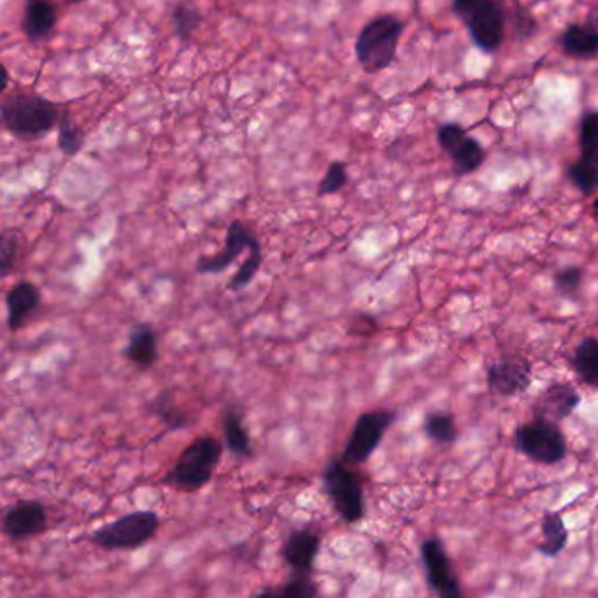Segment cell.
Returning a JSON list of instances; mask_svg holds the SVG:
<instances>
[{"label": "cell", "instance_id": "6da1fadb", "mask_svg": "<svg viewBox=\"0 0 598 598\" xmlns=\"http://www.w3.org/2000/svg\"><path fill=\"white\" fill-rule=\"evenodd\" d=\"M62 114L55 102L37 93H13L0 106L2 127L18 141H39L57 129Z\"/></svg>", "mask_w": 598, "mask_h": 598}, {"label": "cell", "instance_id": "7a4b0ae2", "mask_svg": "<svg viewBox=\"0 0 598 598\" xmlns=\"http://www.w3.org/2000/svg\"><path fill=\"white\" fill-rule=\"evenodd\" d=\"M223 455V444L213 435H204L195 439L188 448L183 449L178 462L174 463L164 483L179 492L192 493L211 483L214 470Z\"/></svg>", "mask_w": 598, "mask_h": 598}, {"label": "cell", "instance_id": "3957f363", "mask_svg": "<svg viewBox=\"0 0 598 598\" xmlns=\"http://www.w3.org/2000/svg\"><path fill=\"white\" fill-rule=\"evenodd\" d=\"M404 23L385 15L367 23L356 37L355 55L367 74H378L392 65L399 50Z\"/></svg>", "mask_w": 598, "mask_h": 598}, {"label": "cell", "instance_id": "277c9868", "mask_svg": "<svg viewBox=\"0 0 598 598\" xmlns=\"http://www.w3.org/2000/svg\"><path fill=\"white\" fill-rule=\"evenodd\" d=\"M323 490L346 523L364 520V481L353 465L335 458L323 470Z\"/></svg>", "mask_w": 598, "mask_h": 598}, {"label": "cell", "instance_id": "5b68a950", "mask_svg": "<svg viewBox=\"0 0 598 598\" xmlns=\"http://www.w3.org/2000/svg\"><path fill=\"white\" fill-rule=\"evenodd\" d=\"M160 516L155 511H132L102 525L90 535V542L104 549L125 551L148 544L157 535Z\"/></svg>", "mask_w": 598, "mask_h": 598}, {"label": "cell", "instance_id": "8992f818", "mask_svg": "<svg viewBox=\"0 0 598 598\" xmlns=\"http://www.w3.org/2000/svg\"><path fill=\"white\" fill-rule=\"evenodd\" d=\"M514 446L532 462L542 465L563 462L569 451L558 423L539 418L518 427L514 434Z\"/></svg>", "mask_w": 598, "mask_h": 598}, {"label": "cell", "instance_id": "52a82bcc", "mask_svg": "<svg viewBox=\"0 0 598 598\" xmlns=\"http://www.w3.org/2000/svg\"><path fill=\"white\" fill-rule=\"evenodd\" d=\"M393 411H372L358 416L355 427L349 434L346 448L342 451V460L349 465H362L379 448L388 428L395 421Z\"/></svg>", "mask_w": 598, "mask_h": 598}, {"label": "cell", "instance_id": "ba28073f", "mask_svg": "<svg viewBox=\"0 0 598 598\" xmlns=\"http://www.w3.org/2000/svg\"><path fill=\"white\" fill-rule=\"evenodd\" d=\"M421 562L427 574V583L435 595L444 598L462 597V588L453 572L446 549L437 537H428L421 544Z\"/></svg>", "mask_w": 598, "mask_h": 598}, {"label": "cell", "instance_id": "9c48e42d", "mask_svg": "<svg viewBox=\"0 0 598 598\" xmlns=\"http://www.w3.org/2000/svg\"><path fill=\"white\" fill-rule=\"evenodd\" d=\"M260 246L257 235L246 223L241 220H234L227 228L225 234V248L209 257H200L195 265V271L199 274H221L227 271L230 265L234 264L235 258L239 257L244 250H251Z\"/></svg>", "mask_w": 598, "mask_h": 598}, {"label": "cell", "instance_id": "30bf717a", "mask_svg": "<svg viewBox=\"0 0 598 598\" xmlns=\"http://www.w3.org/2000/svg\"><path fill=\"white\" fill-rule=\"evenodd\" d=\"M467 25H469L470 36L481 50L486 53L499 50L506 36L504 6L499 0H486L485 4L472 15Z\"/></svg>", "mask_w": 598, "mask_h": 598}, {"label": "cell", "instance_id": "8fae6325", "mask_svg": "<svg viewBox=\"0 0 598 598\" xmlns=\"http://www.w3.org/2000/svg\"><path fill=\"white\" fill-rule=\"evenodd\" d=\"M48 528V511L41 502L22 500L9 507L2 518V532L11 541L20 542L43 534Z\"/></svg>", "mask_w": 598, "mask_h": 598}, {"label": "cell", "instance_id": "7c38bea8", "mask_svg": "<svg viewBox=\"0 0 598 598\" xmlns=\"http://www.w3.org/2000/svg\"><path fill=\"white\" fill-rule=\"evenodd\" d=\"M488 386L500 397H514L527 392L532 383V365L527 358H504L490 365Z\"/></svg>", "mask_w": 598, "mask_h": 598}, {"label": "cell", "instance_id": "4fadbf2b", "mask_svg": "<svg viewBox=\"0 0 598 598\" xmlns=\"http://www.w3.org/2000/svg\"><path fill=\"white\" fill-rule=\"evenodd\" d=\"M581 404V395L569 383H556L544 390L534 404V416L539 420H567Z\"/></svg>", "mask_w": 598, "mask_h": 598}, {"label": "cell", "instance_id": "5bb4252c", "mask_svg": "<svg viewBox=\"0 0 598 598\" xmlns=\"http://www.w3.org/2000/svg\"><path fill=\"white\" fill-rule=\"evenodd\" d=\"M320 548V535L313 532L311 528L295 530L283 546V560L293 572L313 574L314 562L320 553Z\"/></svg>", "mask_w": 598, "mask_h": 598}, {"label": "cell", "instance_id": "9a60e30c", "mask_svg": "<svg viewBox=\"0 0 598 598\" xmlns=\"http://www.w3.org/2000/svg\"><path fill=\"white\" fill-rule=\"evenodd\" d=\"M41 306V290L32 281H20L6 295L9 332H20Z\"/></svg>", "mask_w": 598, "mask_h": 598}, {"label": "cell", "instance_id": "2e32d148", "mask_svg": "<svg viewBox=\"0 0 598 598\" xmlns=\"http://www.w3.org/2000/svg\"><path fill=\"white\" fill-rule=\"evenodd\" d=\"M130 364L148 371L158 360V334L150 323H137L130 328L127 348L123 351Z\"/></svg>", "mask_w": 598, "mask_h": 598}, {"label": "cell", "instance_id": "e0dca14e", "mask_svg": "<svg viewBox=\"0 0 598 598\" xmlns=\"http://www.w3.org/2000/svg\"><path fill=\"white\" fill-rule=\"evenodd\" d=\"M57 20V8L50 0H27L23 8V34L30 41H41L55 29Z\"/></svg>", "mask_w": 598, "mask_h": 598}, {"label": "cell", "instance_id": "ac0fdd59", "mask_svg": "<svg viewBox=\"0 0 598 598\" xmlns=\"http://www.w3.org/2000/svg\"><path fill=\"white\" fill-rule=\"evenodd\" d=\"M221 428L225 437V446L235 458H251L253 444L248 428L244 425V416L237 407L230 406L225 409L221 418Z\"/></svg>", "mask_w": 598, "mask_h": 598}, {"label": "cell", "instance_id": "d6986e66", "mask_svg": "<svg viewBox=\"0 0 598 598\" xmlns=\"http://www.w3.org/2000/svg\"><path fill=\"white\" fill-rule=\"evenodd\" d=\"M542 542L539 544V553L546 558H556L567 548L569 530L563 523V518L558 513H546L542 516L541 523Z\"/></svg>", "mask_w": 598, "mask_h": 598}, {"label": "cell", "instance_id": "ffe728a7", "mask_svg": "<svg viewBox=\"0 0 598 598\" xmlns=\"http://www.w3.org/2000/svg\"><path fill=\"white\" fill-rule=\"evenodd\" d=\"M562 46L570 57H595L598 55V30L588 25H570L563 34Z\"/></svg>", "mask_w": 598, "mask_h": 598}, {"label": "cell", "instance_id": "44dd1931", "mask_svg": "<svg viewBox=\"0 0 598 598\" xmlns=\"http://www.w3.org/2000/svg\"><path fill=\"white\" fill-rule=\"evenodd\" d=\"M574 371L577 378L590 386H598V339L588 337L576 348L574 353Z\"/></svg>", "mask_w": 598, "mask_h": 598}, {"label": "cell", "instance_id": "7402d4cb", "mask_svg": "<svg viewBox=\"0 0 598 598\" xmlns=\"http://www.w3.org/2000/svg\"><path fill=\"white\" fill-rule=\"evenodd\" d=\"M57 146L62 155L67 158L76 157L85 146V130L72 120L69 113H62V118L57 127Z\"/></svg>", "mask_w": 598, "mask_h": 598}, {"label": "cell", "instance_id": "603a6c76", "mask_svg": "<svg viewBox=\"0 0 598 598\" xmlns=\"http://www.w3.org/2000/svg\"><path fill=\"white\" fill-rule=\"evenodd\" d=\"M316 595H318V586L314 583L311 574H299V572H293V576L283 586L258 593V597L271 598H313Z\"/></svg>", "mask_w": 598, "mask_h": 598}, {"label": "cell", "instance_id": "cb8c5ba5", "mask_svg": "<svg viewBox=\"0 0 598 598\" xmlns=\"http://www.w3.org/2000/svg\"><path fill=\"white\" fill-rule=\"evenodd\" d=\"M172 25L181 41H190L202 23V13L192 2H179L171 13Z\"/></svg>", "mask_w": 598, "mask_h": 598}, {"label": "cell", "instance_id": "d4e9b609", "mask_svg": "<svg viewBox=\"0 0 598 598\" xmlns=\"http://www.w3.org/2000/svg\"><path fill=\"white\" fill-rule=\"evenodd\" d=\"M153 413L157 414L158 418L164 421L165 427L172 432H178L190 425V416L181 407L176 406L174 395L169 390L160 393L157 399L153 400Z\"/></svg>", "mask_w": 598, "mask_h": 598}, {"label": "cell", "instance_id": "484cf974", "mask_svg": "<svg viewBox=\"0 0 598 598\" xmlns=\"http://www.w3.org/2000/svg\"><path fill=\"white\" fill-rule=\"evenodd\" d=\"M569 178L583 195H591L598 188V158L584 157L569 167Z\"/></svg>", "mask_w": 598, "mask_h": 598}, {"label": "cell", "instance_id": "4316f807", "mask_svg": "<svg viewBox=\"0 0 598 598\" xmlns=\"http://www.w3.org/2000/svg\"><path fill=\"white\" fill-rule=\"evenodd\" d=\"M423 430L430 441L439 442V444H453L458 439V428L449 414L430 413L425 418Z\"/></svg>", "mask_w": 598, "mask_h": 598}, {"label": "cell", "instance_id": "83f0119b", "mask_svg": "<svg viewBox=\"0 0 598 598\" xmlns=\"http://www.w3.org/2000/svg\"><path fill=\"white\" fill-rule=\"evenodd\" d=\"M485 151L479 146L477 141L467 137L465 143L458 148V150L451 155L453 160V169L456 174H470V172L477 171L483 162H485Z\"/></svg>", "mask_w": 598, "mask_h": 598}, {"label": "cell", "instance_id": "f1b7e54d", "mask_svg": "<svg viewBox=\"0 0 598 598\" xmlns=\"http://www.w3.org/2000/svg\"><path fill=\"white\" fill-rule=\"evenodd\" d=\"M260 267H262V248L255 246V248H251L248 258L244 260L232 279L228 281V290L239 292V290L246 288L253 279L257 278Z\"/></svg>", "mask_w": 598, "mask_h": 598}, {"label": "cell", "instance_id": "f546056e", "mask_svg": "<svg viewBox=\"0 0 598 598\" xmlns=\"http://www.w3.org/2000/svg\"><path fill=\"white\" fill-rule=\"evenodd\" d=\"M348 185V169L346 164L341 160H335L328 165L327 172L323 174V178L318 183V197H328L334 193L341 192L344 186Z\"/></svg>", "mask_w": 598, "mask_h": 598}, {"label": "cell", "instance_id": "4dcf8cb0", "mask_svg": "<svg viewBox=\"0 0 598 598\" xmlns=\"http://www.w3.org/2000/svg\"><path fill=\"white\" fill-rule=\"evenodd\" d=\"M579 146L584 157L598 158V111L586 114L581 120Z\"/></svg>", "mask_w": 598, "mask_h": 598}, {"label": "cell", "instance_id": "1f68e13d", "mask_svg": "<svg viewBox=\"0 0 598 598\" xmlns=\"http://www.w3.org/2000/svg\"><path fill=\"white\" fill-rule=\"evenodd\" d=\"M18 234L15 230H6L0 239V276L8 278L13 272L18 255Z\"/></svg>", "mask_w": 598, "mask_h": 598}, {"label": "cell", "instance_id": "d6a6232c", "mask_svg": "<svg viewBox=\"0 0 598 598\" xmlns=\"http://www.w3.org/2000/svg\"><path fill=\"white\" fill-rule=\"evenodd\" d=\"M437 139H439V146H441L442 150L446 151L449 157H451L465 143L467 134H465V130L460 125L446 123L437 132Z\"/></svg>", "mask_w": 598, "mask_h": 598}, {"label": "cell", "instance_id": "836d02e7", "mask_svg": "<svg viewBox=\"0 0 598 598\" xmlns=\"http://www.w3.org/2000/svg\"><path fill=\"white\" fill-rule=\"evenodd\" d=\"M555 285L562 293H576L583 285V271L579 267H565L555 274Z\"/></svg>", "mask_w": 598, "mask_h": 598}, {"label": "cell", "instance_id": "e575fe53", "mask_svg": "<svg viewBox=\"0 0 598 598\" xmlns=\"http://www.w3.org/2000/svg\"><path fill=\"white\" fill-rule=\"evenodd\" d=\"M486 0H453V11L465 22H469L477 9L485 4Z\"/></svg>", "mask_w": 598, "mask_h": 598}, {"label": "cell", "instance_id": "d590c367", "mask_svg": "<svg viewBox=\"0 0 598 598\" xmlns=\"http://www.w3.org/2000/svg\"><path fill=\"white\" fill-rule=\"evenodd\" d=\"M588 27L591 29L598 30V8L591 13L590 18H588Z\"/></svg>", "mask_w": 598, "mask_h": 598}, {"label": "cell", "instance_id": "8d00e7d4", "mask_svg": "<svg viewBox=\"0 0 598 598\" xmlns=\"http://www.w3.org/2000/svg\"><path fill=\"white\" fill-rule=\"evenodd\" d=\"M593 216L598 218V199L593 202Z\"/></svg>", "mask_w": 598, "mask_h": 598}]
</instances>
